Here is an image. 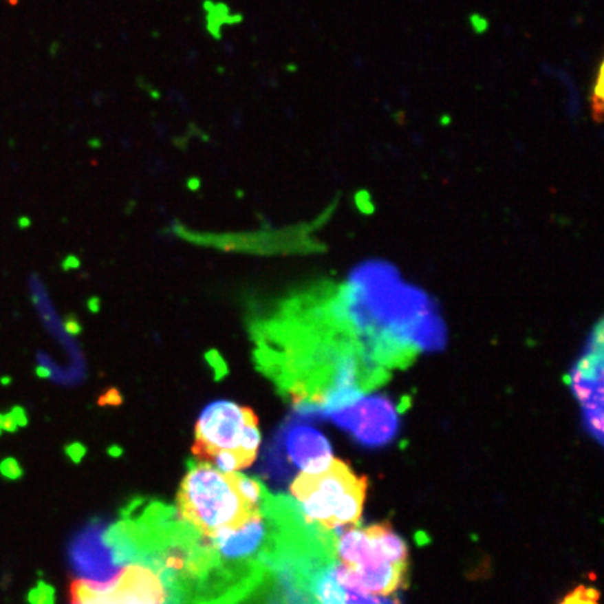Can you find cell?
Wrapping results in <instances>:
<instances>
[{"label": "cell", "instance_id": "obj_10", "mask_svg": "<svg viewBox=\"0 0 604 604\" xmlns=\"http://www.w3.org/2000/svg\"><path fill=\"white\" fill-rule=\"evenodd\" d=\"M336 557L316 561L310 568V587L316 604H399L393 598L372 596L340 583L334 574Z\"/></svg>", "mask_w": 604, "mask_h": 604}, {"label": "cell", "instance_id": "obj_15", "mask_svg": "<svg viewBox=\"0 0 604 604\" xmlns=\"http://www.w3.org/2000/svg\"><path fill=\"white\" fill-rule=\"evenodd\" d=\"M2 471H3V474H6L8 477H17L20 474V470H19L14 460H6L2 464Z\"/></svg>", "mask_w": 604, "mask_h": 604}, {"label": "cell", "instance_id": "obj_17", "mask_svg": "<svg viewBox=\"0 0 604 604\" xmlns=\"http://www.w3.org/2000/svg\"><path fill=\"white\" fill-rule=\"evenodd\" d=\"M203 8H204V10L207 12V13H210V12H213L214 10V8H215V3H213L211 0H206V2L203 3Z\"/></svg>", "mask_w": 604, "mask_h": 604}, {"label": "cell", "instance_id": "obj_7", "mask_svg": "<svg viewBox=\"0 0 604 604\" xmlns=\"http://www.w3.org/2000/svg\"><path fill=\"white\" fill-rule=\"evenodd\" d=\"M572 395L582 406V421L587 434L603 445V393H604V346L603 321L593 327L579 360L570 371Z\"/></svg>", "mask_w": 604, "mask_h": 604}, {"label": "cell", "instance_id": "obj_9", "mask_svg": "<svg viewBox=\"0 0 604 604\" xmlns=\"http://www.w3.org/2000/svg\"><path fill=\"white\" fill-rule=\"evenodd\" d=\"M280 449L290 463L304 473L323 471L333 459L332 445L325 434L305 424L284 428Z\"/></svg>", "mask_w": 604, "mask_h": 604}, {"label": "cell", "instance_id": "obj_16", "mask_svg": "<svg viewBox=\"0 0 604 604\" xmlns=\"http://www.w3.org/2000/svg\"><path fill=\"white\" fill-rule=\"evenodd\" d=\"M242 21V16L237 14V16H228L226 19V24H238Z\"/></svg>", "mask_w": 604, "mask_h": 604}, {"label": "cell", "instance_id": "obj_2", "mask_svg": "<svg viewBox=\"0 0 604 604\" xmlns=\"http://www.w3.org/2000/svg\"><path fill=\"white\" fill-rule=\"evenodd\" d=\"M334 574L340 583L375 596H389L409 582V547L389 524L340 528Z\"/></svg>", "mask_w": 604, "mask_h": 604}, {"label": "cell", "instance_id": "obj_14", "mask_svg": "<svg viewBox=\"0 0 604 604\" xmlns=\"http://www.w3.org/2000/svg\"><path fill=\"white\" fill-rule=\"evenodd\" d=\"M470 25H471L473 31L476 32V34H484L488 30V27H490L488 20L486 17L477 14V13H473L470 16Z\"/></svg>", "mask_w": 604, "mask_h": 604}, {"label": "cell", "instance_id": "obj_3", "mask_svg": "<svg viewBox=\"0 0 604 604\" xmlns=\"http://www.w3.org/2000/svg\"><path fill=\"white\" fill-rule=\"evenodd\" d=\"M241 477L238 471L226 473L207 462L192 463L178 493L182 519L204 537L242 528L261 513L262 504L256 505L245 497Z\"/></svg>", "mask_w": 604, "mask_h": 604}, {"label": "cell", "instance_id": "obj_8", "mask_svg": "<svg viewBox=\"0 0 604 604\" xmlns=\"http://www.w3.org/2000/svg\"><path fill=\"white\" fill-rule=\"evenodd\" d=\"M329 418L364 448L389 445L400 431L399 413L385 395L361 396L333 411Z\"/></svg>", "mask_w": 604, "mask_h": 604}, {"label": "cell", "instance_id": "obj_5", "mask_svg": "<svg viewBox=\"0 0 604 604\" xmlns=\"http://www.w3.org/2000/svg\"><path fill=\"white\" fill-rule=\"evenodd\" d=\"M195 435L192 453L197 460L208 463L217 453L233 452L246 467L255 462L262 440L253 410L230 400L210 403L199 416Z\"/></svg>", "mask_w": 604, "mask_h": 604}, {"label": "cell", "instance_id": "obj_11", "mask_svg": "<svg viewBox=\"0 0 604 604\" xmlns=\"http://www.w3.org/2000/svg\"><path fill=\"white\" fill-rule=\"evenodd\" d=\"M72 557L77 572L90 578L87 581H108L119 564L114 547L105 544L101 529H91L80 536L73 546Z\"/></svg>", "mask_w": 604, "mask_h": 604}, {"label": "cell", "instance_id": "obj_12", "mask_svg": "<svg viewBox=\"0 0 604 604\" xmlns=\"http://www.w3.org/2000/svg\"><path fill=\"white\" fill-rule=\"evenodd\" d=\"M604 63L601 62L598 65L597 69V74H596V81L593 84L592 89V97H590V103H592V115H593V120L596 123H600L603 119V108H604Z\"/></svg>", "mask_w": 604, "mask_h": 604}, {"label": "cell", "instance_id": "obj_6", "mask_svg": "<svg viewBox=\"0 0 604 604\" xmlns=\"http://www.w3.org/2000/svg\"><path fill=\"white\" fill-rule=\"evenodd\" d=\"M72 604H165L166 587L146 564H131L105 582L77 579L70 585Z\"/></svg>", "mask_w": 604, "mask_h": 604}, {"label": "cell", "instance_id": "obj_4", "mask_svg": "<svg viewBox=\"0 0 604 604\" xmlns=\"http://www.w3.org/2000/svg\"><path fill=\"white\" fill-rule=\"evenodd\" d=\"M368 482L343 460L332 459L319 473H299L290 491L307 521L326 529L358 526Z\"/></svg>", "mask_w": 604, "mask_h": 604}, {"label": "cell", "instance_id": "obj_1", "mask_svg": "<svg viewBox=\"0 0 604 604\" xmlns=\"http://www.w3.org/2000/svg\"><path fill=\"white\" fill-rule=\"evenodd\" d=\"M333 307L353 329L368 361L382 371L446 344V326L434 302L385 262L353 270Z\"/></svg>", "mask_w": 604, "mask_h": 604}, {"label": "cell", "instance_id": "obj_13", "mask_svg": "<svg viewBox=\"0 0 604 604\" xmlns=\"http://www.w3.org/2000/svg\"><path fill=\"white\" fill-rule=\"evenodd\" d=\"M598 592L593 587L578 586L559 604H598Z\"/></svg>", "mask_w": 604, "mask_h": 604}]
</instances>
